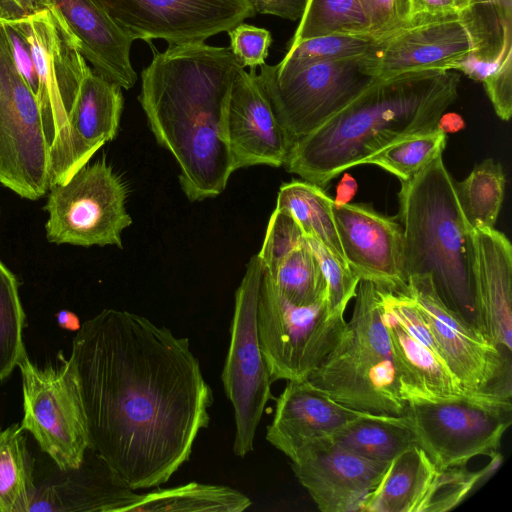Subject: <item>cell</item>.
<instances>
[{
    "mask_svg": "<svg viewBox=\"0 0 512 512\" xmlns=\"http://www.w3.org/2000/svg\"><path fill=\"white\" fill-rule=\"evenodd\" d=\"M398 197L408 277L428 274L442 300L477 326L472 230L442 154L401 182Z\"/></svg>",
    "mask_w": 512,
    "mask_h": 512,
    "instance_id": "cell-4",
    "label": "cell"
},
{
    "mask_svg": "<svg viewBox=\"0 0 512 512\" xmlns=\"http://www.w3.org/2000/svg\"><path fill=\"white\" fill-rule=\"evenodd\" d=\"M369 412L349 408L315 388L307 379L287 381L276 399L266 439L293 460L306 444L333 437L339 430Z\"/></svg>",
    "mask_w": 512,
    "mask_h": 512,
    "instance_id": "cell-20",
    "label": "cell"
},
{
    "mask_svg": "<svg viewBox=\"0 0 512 512\" xmlns=\"http://www.w3.org/2000/svg\"><path fill=\"white\" fill-rule=\"evenodd\" d=\"M47 193L45 231L50 243L122 248V231L132 223L125 205L127 189L105 160L85 165Z\"/></svg>",
    "mask_w": 512,
    "mask_h": 512,
    "instance_id": "cell-11",
    "label": "cell"
},
{
    "mask_svg": "<svg viewBox=\"0 0 512 512\" xmlns=\"http://www.w3.org/2000/svg\"><path fill=\"white\" fill-rule=\"evenodd\" d=\"M358 190V184L354 177L344 173L336 187V196L333 205L342 206L351 202Z\"/></svg>",
    "mask_w": 512,
    "mask_h": 512,
    "instance_id": "cell-46",
    "label": "cell"
},
{
    "mask_svg": "<svg viewBox=\"0 0 512 512\" xmlns=\"http://www.w3.org/2000/svg\"><path fill=\"white\" fill-rule=\"evenodd\" d=\"M135 41L205 42L256 15L248 0H97Z\"/></svg>",
    "mask_w": 512,
    "mask_h": 512,
    "instance_id": "cell-15",
    "label": "cell"
},
{
    "mask_svg": "<svg viewBox=\"0 0 512 512\" xmlns=\"http://www.w3.org/2000/svg\"><path fill=\"white\" fill-rule=\"evenodd\" d=\"M479 471H470L466 466L437 469L432 483L421 501L417 512H445L455 508L488 474L500 464V454Z\"/></svg>",
    "mask_w": 512,
    "mask_h": 512,
    "instance_id": "cell-37",
    "label": "cell"
},
{
    "mask_svg": "<svg viewBox=\"0 0 512 512\" xmlns=\"http://www.w3.org/2000/svg\"><path fill=\"white\" fill-rule=\"evenodd\" d=\"M461 211L471 230L495 226L505 191V175L500 163L485 159L462 181L454 180Z\"/></svg>",
    "mask_w": 512,
    "mask_h": 512,
    "instance_id": "cell-31",
    "label": "cell"
},
{
    "mask_svg": "<svg viewBox=\"0 0 512 512\" xmlns=\"http://www.w3.org/2000/svg\"><path fill=\"white\" fill-rule=\"evenodd\" d=\"M389 462L364 458L332 438L303 446L291 467L322 512H359Z\"/></svg>",
    "mask_w": 512,
    "mask_h": 512,
    "instance_id": "cell-18",
    "label": "cell"
},
{
    "mask_svg": "<svg viewBox=\"0 0 512 512\" xmlns=\"http://www.w3.org/2000/svg\"><path fill=\"white\" fill-rule=\"evenodd\" d=\"M370 22L371 34L381 38L410 18V0H360Z\"/></svg>",
    "mask_w": 512,
    "mask_h": 512,
    "instance_id": "cell-40",
    "label": "cell"
},
{
    "mask_svg": "<svg viewBox=\"0 0 512 512\" xmlns=\"http://www.w3.org/2000/svg\"><path fill=\"white\" fill-rule=\"evenodd\" d=\"M230 49L242 67L256 69L268 57L272 37L267 29L240 23L230 29Z\"/></svg>",
    "mask_w": 512,
    "mask_h": 512,
    "instance_id": "cell-39",
    "label": "cell"
},
{
    "mask_svg": "<svg viewBox=\"0 0 512 512\" xmlns=\"http://www.w3.org/2000/svg\"><path fill=\"white\" fill-rule=\"evenodd\" d=\"M500 1H503V0H463V4H464L463 10H465L471 6H475V5L496 3V2H500Z\"/></svg>",
    "mask_w": 512,
    "mask_h": 512,
    "instance_id": "cell-49",
    "label": "cell"
},
{
    "mask_svg": "<svg viewBox=\"0 0 512 512\" xmlns=\"http://www.w3.org/2000/svg\"><path fill=\"white\" fill-rule=\"evenodd\" d=\"M472 51L469 31L460 14L412 16L402 26L378 38L364 55L378 80L399 75L454 70Z\"/></svg>",
    "mask_w": 512,
    "mask_h": 512,
    "instance_id": "cell-16",
    "label": "cell"
},
{
    "mask_svg": "<svg viewBox=\"0 0 512 512\" xmlns=\"http://www.w3.org/2000/svg\"><path fill=\"white\" fill-rule=\"evenodd\" d=\"M52 7L50 0H0V19H21Z\"/></svg>",
    "mask_w": 512,
    "mask_h": 512,
    "instance_id": "cell-44",
    "label": "cell"
},
{
    "mask_svg": "<svg viewBox=\"0 0 512 512\" xmlns=\"http://www.w3.org/2000/svg\"><path fill=\"white\" fill-rule=\"evenodd\" d=\"M36 491L24 430L0 429V512H29Z\"/></svg>",
    "mask_w": 512,
    "mask_h": 512,
    "instance_id": "cell-30",
    "label": "cell"
},
{
    "mask_svg": "<svg viewBox=\"0 0 512 512\" xmlns=\"http://www.w3.org/2000/svg\"><path fill=\"white\" fill-rule=\"evenodd\" d=\"M22 377L23 419L44 451L63 471L78 470L89 449L86 417L68 359L57 367H37L26 353L18 363Z\"/></svg>",
    "mask_w": 512,
    "mask_h": 512,
    "instance_id": "cell-13",
    "label": "cell"
},
{
    "mask_svg": "<svg viewBox=\"0 0 512 512\" xmlns=\"http://www.w3.org/2000/svg\"><path fill=\"white\" fill-rule=\"evenodd\" d=\"M57 321L61 327L69 330H78L81 325L77 316L67 310H62L57 314Z\"/></svg>",
    "mask_w": 512,
    "mask_h": 512,
    "instance_id": "cell-48",
    "label": "cell"
},
{
    "mask_svg": "<svg viewBox=\"0 0 512 512\" xmlns=\"http://www.w3.org/2000/svg\"><path fill=\"white\" fill-rule=\"evenodd\" d=\"M482 83L498 117L508 121L512 114V54Z\"/></svg>",
    "mask_w": 512,
    "mask_h": 512,
    "instance_id": "cell-41",
    "label": "cell"
},
{
    "mask_svg": "<svg viewBox=\"0 0 512 512\" xmlns=\"http://www.w3.org/2000/svg\"><path fill=\"white\" fill-rule=\"evenodd\" d=\"M446 147V134L438 129L413 135L374 154L364 164H373L406 182L419 173Z\"/></svg>",
    "mask_w": 512,
    "mask_h": 512,
    "instance_id": "cell-34",
    "label": "cell"
},
{
    "mask_svg": "<svg viewBox=\"0 0 512 512\" xmlns=\"http://www.w3.org/2000/svg\"><path fill=\"white\" fill-rule=\"evenodd\" d=\"M121 89L91 68L81 82L70 127L77 144L90 158L117 134L123 109Z\"/></svg>",
    "mask_w": 512,
    "mask_h": 512,
    "instance_id": "cell-24",
    "label": "cell"
},
{
    "mask_svg": "<svg viewBox=\"0 0 512 512\" xmlns=\"http://www.w3.org/2000/svg\"><path fill=\"white\" fill-rule=\"evenodd\" d=\"M463 6V0H410V17L460 14Z\"/></svg>",
    "mask_w": 512,
    "mask_h": 512,
    "instance_id": "cell-45",
    "label": "cell"
},
{
    "mask_svg": "<svg viewBox=\"0 0 512 512\" xmlns=\"http://www.w3.org/2000/svg\"><path fill=\"white\" fill-rule=\"evenodd\" d=\"M264 265L258 255L249 260L235 293L230 345L221 380L235 419L233 452L244 457L254 448L257 427L274 382L263 356L257 330L258 297Z\"/></svg>",
    "mask_w": 512,
    "mask_h": 512,
    "instance_id": "cell-10",
    "label": "cell"
},
{
    "mask_svg": "<svg viewBox=\"0 0 512 512\" xmlns=\"http://www.w3.org/2000/svg\"><path fill=\"white\" fill-rule=\"evenodd\" d=\"M254 79L293 143L311 133L376 79L364 56L279 71L264 63Z\"/></svg>",
    "mask_w": 512,
    "mask_h": 512,
    "instance_id": "cell-9",
    "label": "cell"
},
{
    "mask_svg": "<svg viewBox=\"0 0 512 512\" xmlns=\"http://www.w3.org/2000/svg\"><path fill=\"white\" fill-rule=\"evenodd\" d=\"M436 470L421 447L411 446L388 463L360 512H417Z\"/></svg>",
    "mask_w": 512,
    "mask_h": 512,
    "instance_id": "cell-26",
    "label": "cell"
},
{
    "mask_svg": "<svg viewBox=\"0 0 512 512\" xmlns=\"http://www.w3.org/2000/svg\"><path fill=\"white\" fill-rule=\"evenodd\" d=\"M352 317L307 380L354 410L401 416L407 403L383 322L379 287L360 280Z\"/></svg>",
    "mask_w": 512,
    "mask_h": 512,
    "instance_id": "cell-5",
    "label": "cell"
},
{
    "mask_svg": "<svg viewBox=\"0 0 512 512\" xmlns=\"http://www.w3.org/2000/svg\"><path fill=\"white\" fill-rule=\"evenodd\" d=\"M478 328L505 353L512 349V246L505 234L472 230Z\"/></svg>",
    "mask_w": 512,
    "mask_h": 512,
    "instance_id": "cell-21",
    "label": "cell"
},
{
    "mask_svg": "<svg viewBox=\"0 0 512 512\" xmlns=\"http://www.w3.org/2000/svg\"><path fill=\"white\" fill-rule=\"evenodd\" d=\"M306 240L323 274L329 309L344 314L349 301L356 295L359 277L319 241L307 236Z\"/></svg>",
    "mask_w": 512,
    "mask_h": 512,
    "instance_id": "cell-38",
    "label": "cell"
},
{
    "mask_svg": "<svg viewBox=\"0 0 512 512\" xmlns=\"http://www.w3.org/2000/svg\"><path fill=\"white\" fill-rule=\"evenodd\" d=\"M251 500L228 486L190 482L143 494L131 512H242Z\"/></svg>",
    "mask_w": 512,
    "mask_h": 512,
    "instance_id": "cell-29",
    "label": "cell"
},
{
    "mask_svg": "<svg viewBox=\"0 0 512 512\" xmlns=\"http://www.w3.org/2000/svg\"><path fill=\"white\" fill-rule=\"evenodd\" d=\"M343 315L331 311L327 299L310 305L291 302L264 269L257 330L273 380H306L339 340L346 325Z\"/></svg>",
    "mask_w": 512,
    "mask_h": 512,
    "instance_id": "cell-8",
    "label": "cell"
},
{
    "mask_svg": "<svg viewBox=\"0 0 512 512\" xmlns=\"http://www.w3.org/2000/svg\"><path fill=\"white\" fill-rule=\"evenodd\" d=\"M11 21L33 52L38 78L36 97L50 151V186L62 184L91 159L77 144L70 127V114L90 67L54 6Z\"/></svg>",
    "mask_w": 512,
    "mask_h": 512,
    "instance_id": "cell-6",
    "label": "cell"
},
{
    "mask_svg": "<svg viewBox=\"0 0 512 512\" xmlns=\"http://www.w3.org/2000/svg\"><path fill=\"white\" fill-rule=\"evenodd\" d=\"M16 276L0 260V380L8 377L25 354V314Z\"/></svg>",
    "mask_w": 512,
    "mask_h": 512,
    "instance_id": "cell-35",
    "label": "cell"
},
{
    "mask_svg": "<svg viewBox=\"0 0 512 512\" xmlns=\"http://www.w3.org/2000/svg\"><path fill=\"white\" fill-rule=\"evenodd\" d=\"M406 295L418 306L453 375L470 394L511 397L509 355L450 308L428 274L409 277Z\"/></svg>",
    "mask_w": 512,
    "mask_h": 512,
    "instance_id": "cell-14",
    "label": "cell"
},
{
    "mask_svg": "<svg viewBox=\"0 0 512 512\" xmlns=\"http://www.w3.org/2000/svg\"><path fill=\"white\" fill-rule=\"evenodd\" d=\"M256 13L300 20L307 0H248Z\"/></svg>",
    "mask_w": 512,
    "mask_h": 512,
    "instance_id": "cell-43",
    "label": "cell"
},
{
    "mask_svg": "<svg viewBox=\"0 0 512 512\" xmlns=\"http://www.w3.org/2000/svg\"><path fill=\"white\" fill-rule=\"evenodd\" d=\"M333 34L372 36L371 22L360 0H307L290 46Z\"/></svg>",
    "mask_w": 512,
    "mask_h": 512,
    "instance_id": "cell-33",
    "label": "cell"
},
{
    "mask_svg": "<svg viewBox=\"0 0 512 512\" xmlns=\"http://www.w3.org/2000/svg\"><path fill=\"white\" fill-rule=\"evenodd\" d=\"M459 82L455 70L376 80L318 128L297 139L284 166L324 189L333 178L391 144L437 129L440 116L457 98Z\"/></svg>",
    "mask_w": 512,
    "mask_h": 512,
    "instance_id": "cell-3",
    "label": "cell"
},
{
    "mask_svg": "<svg viewBox=\"0 0 512 512\" xmlns=\"http://www.w3.org/2000/svg\"><path fill=\"white\" fill-rule=\"evenodd\" d=\"M465 128V121L461 115L448 112L443 113L438 122L437 129L443 132L444 134L457 133Z\"/></svg>",
    "mask_w": 512,
    "mask_h": 512,
    "instance_id": "cell-47",
    "label": "cell"
},
{
    "mask_svg": "<svg viewBox=\"0 0 512 512\" xmlns=\"http://www.w3.org/2000/svg\"><path fill=\"white\" fill-rule=\"evenodd\" d=\"M378 38L370 35L333 34L303 40L289 46L284 58L275 64L279 71H290L312 63L364 56Z\"/></svg>",
    "mask_w": 512,
    "mask_h": 512,
    "instance_id": "cell-36",
    "label": "cell"
},
{
    "mask_svg": "<svg viewBox=\"0 0 512 512\" xmlns=\"http://www.w3.org/2000/svg\"><path fill=\"white\" fill-rule=\"evenodd\" d=\"M331 438L357 455L380 462H390L417 445L404 415L369 413L350 422Z\"/></svg>",
    "mask_w": 512,
    "mask_h": 512,
    "instance_id": "cell-28",
    "label": "cell"
},
{
    "mask_svg": "<svg viewBox=\"0 0 512 512\" xmlns=\"http://www.w3.org/2000/svg\"><path fill=\"white\" fill-rule=\"evenodd\" d=\"M332 213L346 262L359 279L406 294L409 277L398 217L383 215L364 203H332Z\"/></svg>",
    "mask_w": 512,
    "mask_h": 512,
    "instance_id": "cell-17",
    "label": "cell"
},
{
    "mask_svg": "<svg viewBox=\"0 0 512 512\" xmlns=\"http://www.w3.org/2000/svg\"><path fill=\"white\" fill-rule=\"evenodd\" d=\"M68 360L89 450L133 490L166 483L190 459L214 401L189 339L104 309L80 325Z\"/></svg>",
    "mask_w": 512,
    "mask_h": 512,
    "instance_id": "cell-1",
    "label": "cell"
},
{
    "mask_svg": "<svg viewBox=\"0 0 512 512\" xmlns=\"http://www.w3.org/2000/svg\"><path fill=\"white\" fill-rule=\"evenodd\" d=\"M241 67L229 47L201 42L168 45L141 73L139 102L156 141L176 159L191 201L221 194L235 171L224 119Z\"/></svg>",
    "mask_w": 512,
    "mask_h": 512,
    "instance_id": "cell-2",
    "label": "cell"
},
{
    "mask_svg": "<svg viewBox=\"0 0 512 512\" xmlns=\"http://www.w3.org/2000/svg\"><path fill=\"white\" fill-rule=\"evenodd\" d=\"M381 310L407 404L477 395L466 392L441 355L412 336L382 302Z\"/></svg>",
    "mask_w": 512,
    "mask_h": 512,
    "instance_id": "cell-23",
    "label": "cell"
},
{
    "mask_svg": "<svg viewBox=\"0 0 512 512\" xmlns=\"http://www.w3.org/2000/svg\"><path fill=\"white\" fill-rule=\"evenodd\" d=\"M0 22L3 26L17 69L36 95L38 78L31 46L13 21L0 19Z\"/></svg>",
    "mask_w": 512,
    "mask_h": 512,
    "instance_id": "cell-42",
    "label": "cell"
},
{
    "mask_svg": "<svg viewBox=\"0 0 512 512\" xmlns=\"http://www.w3.org/2000/svg\"><path fill=\"white\" fill-rule=\"evenodd\" d=\"M50 183V151L37 97L17 69L0 22V184L37 200Z\"/></svg>",
    "mask_w": 512,
    "mask_h": 512,
    "instance_id": "cell-12",
    "label": "cell"
},
{
    "mask_svg": "<svg viewBox=\"0 0 512 512\" xmlns=\"http://www.w3.org/2000/svg\"><path fill=\"white\" fill-rule=\"evenodd\" d=\"M331 199L324 189L308 181L281 185L276 209L290 214L303 233L319 241L339 261L347 264L332 213Z\"/></svg>",
    "mask_w": 512,
    "mask_h": 512,
    "instance_id": "cell-27",
    "label": "cell"
},
{
    "mask_svg": "<svg viewBox=\"0 0 512 512\" xmlns=\"http://www.w3.org/2000/svg\"><path fill=\"white\" fill-rule=\"evenodd\" d=\"M75 37L92 70L121 88L137 81L130 53L134 40L97 0H50Z\"/></svg>",
    "mask_w": 512,
    "mask_h": 512,
    "instance_id": "cell-22",
    "label": "cell"
},
{
    "mask_svg": "<svg viewBox=\"0 0 512 512\" xmlns=\"http://www.w3.org/2000/svg\"><path fill=\"white\" fill-rule=\"evenodd\" d=\"M511 408V397L484 394L410 402L403 415L417 445L437 469H445L499 453L511 424Z\"/></svg>",
    "mask_w": 512,
    "mask_h": 512,
    "instance_id": "cell-7",
    "label": "cell"
},
{
    "mask_svg": "<svg viewBox=\"0 0 512 512\" xmlns=\"http://www.w3.org/2000/svg\"><path fill=\"white\" fill-rule=\"evenodd\" d=\"M255 72L238 70L226 108L225 138L235 170L254 165L280 167L293 145L255 81Z\"/></svg>",
    "mask_w": 512,
    "mask_h": 512,
    "instance_id": "cell-19",
    "label": "cell"
},
{
    "mask_svg": "<svg viewBox=\"0 0 512 512\" xmlns=\"http://www.w3.org/2000/svg\"><path fill=\"white\" fill-rule=\"evenodd\" d=\"M472 41V51L455 71L483 80L512 54V0L471 6L460 13Z\"/></svg>",
    "mask_w": 512,
    "mask_h": 512,
    "instance_id": "cell-25",
    "label": "cell"
},
{
    "mask_svg": "<svg viewBox=\"0 0 512 512\" xmlns=\"http://www.w3.org/2000/svg\"><path fill=\"white\" fill-rule=\"evenodd\" d=\"M265 272L277 290L297 305L327 299L325 280L306 236L285 250Z\"/></svg>",
    "mask_w": 512,
    "mask_h": 512,
    "instance_id": "cell-32",
    "label": "cell"
}]
</instances>
